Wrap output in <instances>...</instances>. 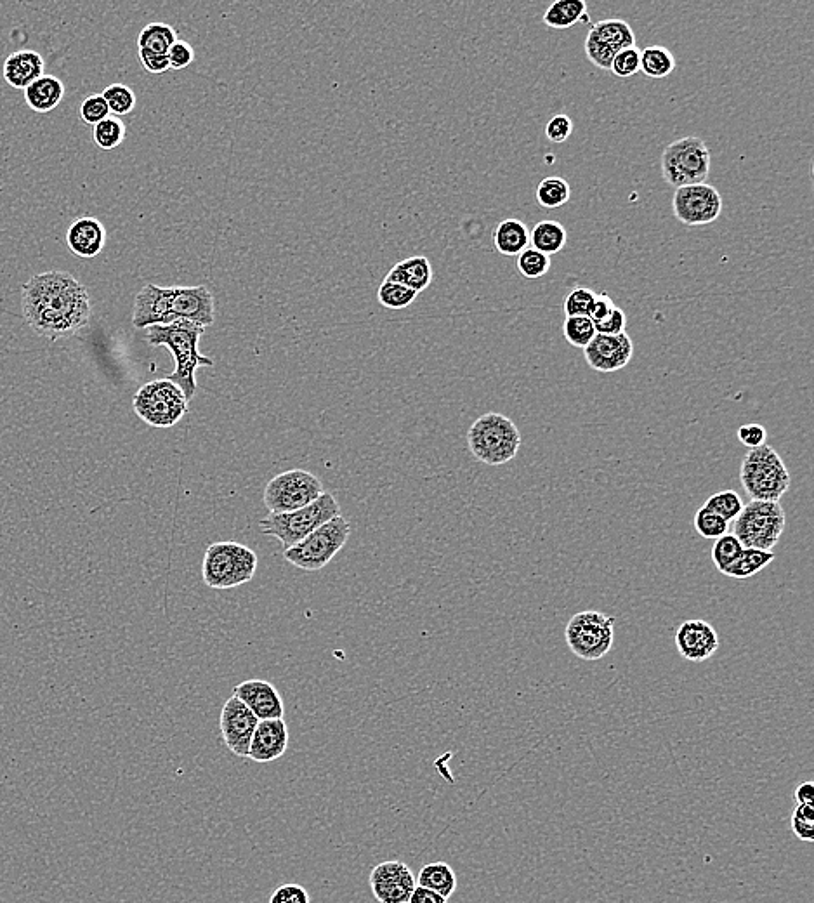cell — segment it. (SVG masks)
I'll list each match as a JSON object with an SVG mask.
<instances>
[{"instance_id":"1","label":"cell","mask_w":814,"mask_h":903,"mask_svg":"<svg viewBox=\"0 0 814 903\" xmlns=\"http://www.w3.org/2000/svg\"><path fill=\"white\" fill-rule=\"evenodd\" d=\"M21 310L37 336L58 341L75 336L89 323L91 296L70 273L46 271L23 285Z\"/></svg>"},{"instance_id":"2","label":"cell","mask_w":814,"mask_h":903,"mask_svg":"<svg viewBox=\"0 0 814 903\" xmlns=\"http://www.w3.org/2000/svg\"><path fill=\"white\" fill-rule=\"evenodd\" d=\"M176 322L197 323L209 327L214 323V294L204 285L198 287H158L148 284L134 301L132 325L150 329L153 325Z\"/></svg>"},{"instance_id":"3","label":"cell","mask_w":814,"mask_h":903,"mask_svg":"<svg viewBox=\"0 0 814 903\" xmlns=\"http://www.w3.org/2000/svg\"><path fill=\"white\" fill-rule=\"evenodd\" d=\"M205 332V327L197 323L176 322L171 325H153L146 332V339L151 346L167 348L174 355L176 369L169 381L176 384L184 393V398L190 402L197 393V381L195 372L198 367H212L214 362L207 356L200 355V337Z\"/></svg>"},{"instance_id":"4","label":"cell","mask_w":814,"mask_h":903,"mask_svg":"<svg viewBox=\"0 0 814 903\" xmlns=\"http://www.w3.org/2000/svg\"><path fill=\"white\" fill-rule=\"evenodd\" d=\"M467 445L478 461L488 466H502L518 455L521 433L513 419L488 412L478 417L467 431Z\"/></svg>"},{"instance_id":"5","label":"cell","mask_w":814,"mask_h":903,"mask_svg":"<svg viewBox=\"0 0 814 903\" xmlns=\"http://www.w3.org/2000/svg\"><path fill=\"white\" fill-rule=\"evenodd\" d=\"M740 482L752 501L780 502L790 488V473L769 445L750 449L740 468Z\"/></svg>"},{"instance_id":"6","label":"cell","mask_w":814,"mask_h":903,"mask_svg":"<svg viewBox=\"0 0 814 903\" xmlns=\"http://www.w3.org/2000/svg\"><path fill=\"white\" fill-rule=\"evenodd\" d=\"M335 516H341V506L334 495L323 492L315 502L297 511L266 516L259 527L264 535L275 537L282 542L283 548L289 549L313 534L323 523L334 520Z\"/></svg>"},{"instance_id":"7","label":"cell","mask_w":814,"mask_h":903,"mask_svg":"<svg viewBox=\"0 0 814 903\" xmlns=\"http://www.w3.org/2000/svg\"><path fill=\"white\" fill-rule=\"evenodd\" d=\"M257 554L238 542H216L205 551L202 575L212 589H231L254 579Z\"/></svg>"},{"instance_id":"8","label":"cell","mask_w":814,"mask_h":903,"mask_svg":"<svg viewBox=\"0 0 814 903\" xmlns=\"http://www.w3.org/2000/svg\"><path fill=\"white\" fill-rule=\"evenodd\" d=\"M787 527V515L780 502L750 501L733 525V535L743 548L773 551Z\"/></svg>"},{"instance_id":"9","label":"cell","mask_w":814,"mask_h":903,"mask_svg":"<svg viewBox=\"0 0 814 903\" xmlns=\"http://www.w3.org/2000/svg\"><path fill=\"white\" fill-rule=\"evenodd\" d=\"M662 176L674 190L700 185L709 179L712 155L702 138L676 139L662 152Z\"/></svg>"},{"instance_id":"10","label":"cell","mask_w":814,"mask_h":903,"mask_svg":"<svg viewBox=\"0 0 814 903\" xmlns=\"http://www.w3.org/2000/svg\"><path fill=\"white\" fill-rule=\"evenodd\" d=\"M349 534L351 525L348 520L342 516H335L334 520L323 523L322 527L316 528L313 534H309L296 546L285 549L283 558L289 561L290 565L306 572L322 570L344 548Z\"/></svg>"},{"instance_id":"11","label":"cell","mask_w":814,"mask_h":903,"mask_svg":"<svg viewBox=\"0 0 814 903\" xmlns=\"http://www.w3.org/2000/svg\"><path fill=\"white\" fill-rule=\"evenodd\" d=\"M188 403L176 384L169 379H158L138 389L132 407L151 428L167 429L188 414Z\"/></svg>"},{"instance_id":"12","label":"cell","mask_w":814,"mask_h":903,"mask_svg":"<svg viewBox=\"0 0 814 903\" xmlns=\"http://www.w3.org/2000/svg\"><path fill=\"white\" fill-rule=\"evenodd\" d=\"M565 638L578 659H603L613 648L615 619L596 610L575 613L566 626Z\"/></svg>"},{"instance_id":"13","label":"cell","mask_w":814,"mask_h":903,"mask_svg":"<svg viewBox=\"0 0 814 903\" xmlns=\"http://www.w3.org/2000/svg\"><path fill=\"white\" fill-rule=\"evenodd\" d=\"M322 494V482L313 473L290 469L268 482L264 488V506L270 515L292 513L315 502Z\"/></svg>"},{"instance_id":"14","label":"cell","mask_w":814,"mask_h":903,"mask_svg":"<svg viewBox=\"0 0 814 903\" xmlns=\"http://www.w3.org/2000/svg\"><path fill=\"white\" fill-rule=\"evenodd\" d=\"M636 46V33L627 21L610 18L592 25L585 37V56L592 65L610 70L611 61L620 51Z\"/></svg>"},{"instance_id":"15","label":"cell","mask_w":814,"mask_h":903,"mask_svg":"<svg viewBox=\"0 0 814 903\" xmlns=\"http://www.w3.org/2000/svg\"><path fill=\"white\" fill-rule=\"evenodd\" d=\"M672 211L683 225H710L723 212V197L709 183L683 186L674 190Z\"/></svg>"},{"instance_id":"16","label":"cell","mask_w":814,"mask_h":903,"mask_svg":"<svg viewBox=\"0 0 814 903\" xmlns=\"http://www.w3.org/2000/svg\"><path fill=\"white\" fill-rule=\"evenodd\" d=\"M259 719L237 697H230L221 711V735L224 744L238 758H249V747Z\"/></svg>"},{"instance_id":"17","label":"cell","mask_w":814,"mask_h":903,"mask_svg":"<svg viewBox=\"0 0 814 903\" xmlns=\"http://www.w3.org/2000/svg\"><path fill=\"white\" fill-rule=\"evenodd\" d=\"M585 362L596 372L611 374L629 365L634 356V343L627 332L617 336L596 334L587 348H584Z\"/></svg>"},{"instance_id":"18","label":"cell","mask_w":814,"mask_h":903,"mask_svg":"<svg viewBox=\"0 0 814 903\" xmlns=\"http://www.w3.org/2000/svg\"><path fill=\"white\" fill-rule=\"evenodd\" d=\"M415 886L414 872L398 860L379 864L370 872V888L379 903H408Z\"/></svg>"},{"instance_id":"19","label":"cell","mask_w":814,"mask_h":903,"mask_svg":"<svg viewBox=\"0 0 814 903\" xmlns=\"http://www.w3.org/2000/svg\"><path fill=\"white\" fill-rule=\"evenodd\" d=\"M676 648L684 660L703 662L717 652L719 636L705 620H684L676 631Z\"/></svg>"},{"instance_id":"20","label":"cell","mask_w":814,"mask_h":903,"mask_svg":"<svg viewBox=\"0 0 814 903\" xmlns=\"http://www.w3.org/2000/svg\"><path fill=\"white\" fill-rule=\"evenodd\" d=\"M233 697L249 707L259 721L264 719H283L282 695L275 686L264 679H249L233 688Z\"/></svg>"},{"instance_id":"21","label":"cell","mask_w":814,"mask_h":903,"mask_svg":"<svg viewBox=\"0 0 814 903\" xmlns=\"http://www.w3.org/2000/svg\"><path fill=\"white\" fill-rule=\"evenodd\" d=\"M289 747V728L283 719L259 721L250 740L249 758L254 763H273Z\"/></svg>"},{"instance_id":"22","label":"cell","mask_w":814,"mask_h":903,"mask_svg":"<svg viewBox=\"0 0 814 903\" xmlns=\"http://www.w3.org/2000/svg\"><path fill=\"white\" fill-rule=\"evenodd\" d=\"M66 244L77 258H96L105 249V226L99 219L89 216L75 219L66 231Z\"/></svg>"},{"instance_id":"23","label":"cell","mask_w":814,"mask_h":903,"mask_svg":"<svg viewBox=\"0 0 814 903\" xmlns=\"http://www.w3.org/2000/svg\"><path fill=\"white\" fill-rule=\"evenodd\" d=\"M44 58L35 51H16L4 63V79L14 89H27L44 75Z\"/></svg>"},{"instance_id":"24","label":"cell","mask_w":814,"mask_h":903,"mask_svg":"<svg viewBox=\"0 0 814 903\" xmlns=\"http://www.w3.org/2000/svg\"><path fill=\"white\" fill-rule=\"evenodd\" d=\"M386 280L394 282V284L405 285L419 294V292L426 291L433 282V266L424 256L408 258L401 263L394 264L393 270L389 271Z\"/></svg>"},{"instance_id":"25","label":"cell","mask_w":814,"mask_h":903,"mask_svg":"<svg viewBox=\"0 0 814 903\" xmlns=\"http://www.w3.org/2000/svg\"><path fill=\"white\" fill-rule=\"evenodd\" d=\"M493 247L495 251L507 256V258H518L521 252L526 251L530 247V230L528 226L519 221V219H504L499 226L493 230Z\"/></svg>"},{"instance_id":"26","label":"cell","mask_w":814,"mask_h":903,"mask_svg":"<svg viewBox=\"0 0 814 903\" xmlns=\"http://www.w3.org/2000/svg\"><path fill=\"white\" fill-rule=\"evenodd\" d=\"M65 96V84L54 75H42L25 89V101L33 112H53Z\"/></svg>"},{"instance_id":"27","label":"cell","mask_w":814,"mask_h":903,"mask_svg":"<svg viewBox=\"0 0 814 903\" xmlns=\"http://www.w3.org/2000/svg\"><path fill=\"white\" fill-rule=\"evenodd\" d=\"M566 242H568V233H566L565 226L561 225L559 221L544 219L533 226L530 231V244L533 249L542 252L549 258L563 251Z\"/></svg>"},{"instance_id":"28","label":"cell","mask_w":814,"mask_h":903,"mask_svg":"<svg viewBox=\"0 0 814 903\" xmlns=\"http://www.w3.org/2000/svg\"><path fill=\"white\" fill-rule=\"evenodd\" d=\"M417 886L434 891L441 897H452L457 890V876L450 865L445 862H433L422 867L419 876L415 877Z\"/></svg>"},{"instance_id":"29","label":"cell","mask_w":814,"mask_h":903,"mask_svg":"<svg viewBox=\"0 0 814 903\" xmlns=\"http://www.w3.org/2000/svg\"><path fill=\"white\" fill-rule=\"evenodd\" d=\"M587 20V4L584 0H556L545 9L544 23L554 30H566Z\"/></svg>"},{"instance_id":"30","label":"cell","mask_w":814,"mask_h":903,"mask_svg":"<svg viewBox=\"0 0 814 903\" xmlns=\"http://www.w3.org/2000/svg\"><path fill=\"white\" fill-rule=\"evenodd\" d=\"M775 558L773 551L745 548L742 554L738 556V560L724 570L723 575L731 577V579H738V581L750 579V577H754L755 574H759L761 570L768 567L769 563H773Z\"/></svg>"},{"instance_id":"31","label":"cell","mask_w":814,"mask_h":903,"mask_svg":"<svg viewBox=\"0 0 814 903\" xmlns=\"http://www.w3.org/2000/svg\"><path fill=\"white\" fill-rule=\"evenodd\" d=\"M676 70V56L664 46H650L641 51L639 72L648 79H665Z\"/></svg>"},{"instance_id":"32","label":"cell","mask_w":814,"mask_h":903,"mask_svg":"<svg viewBox=\"0 0 814 903\" xmlns=\"http://www.w3.org/2000/svg\"><path fill=\"white\" fill-rule=\"evenodd\" d=\"M174 42H178V32L165 23H150L148 27L141 30L138 37L139 51L165 54V56L174 46Z\"/></svg>"},{"instance_id":"33","label":"cell","mask_w":814,"mask_h":903,"mask_svg":"<svg viewBox=\"0 0 814 903\" xmlns=\"http://www.w3.org/2000/svg\"><path fill=\"white\" fill-rule=\"evenodd\" d=\"M535 197H537L540 207L552 211V209H559L568 204V200L572 197V188L566 179L549 176L540 181Z\"/></svg>"},{"instance_id":"34","label":"cell","mask_w":814,"mask_h":903,"mask_svg":"<svg viewBox=\"0 0 814 903\" xmlns=\"http://www.w3.org/2000/svg\"><path fill=\"white\" fill-rule=\"evenodd\" d=\"M92 138H94V143L101 148V150H115L117 146L122 145L125 139V126L124 122L119 119V117H106L105 120H101L99 124L94 126V131H92Z\"/></svg>"},{"instance_id":"35","label":"cell","mask_w":814,"mask_h":903,"mask_svg":"<svg viewBox=\"0 0 814 903\" xmlns=\"http://www.w3.org/2000/svg\"><path fill=\"white\" fill-rule=\"evenodd\" d=\"M743 506L745 504H743L742 497L736 494L735 490H723V492L710 495L703 508L709 509L712 513H716L731 523L742 513Z\"/></svg>"},{"instance_id":"36","label":"cell","mask_w":814,"mask_h":903,"mask_svg":"<svg viewBox=\"0 0 814 903\" xmlns=\"http://www.w3.org/2000/svg\"><path fill=\"white\" fill-rule=\"evenodd\" d=\"M417 296H419L417 292L408 289L405 285L394 284V282H388V280L382 282L379 292H377L379 303L384 308H388V310L408 308L410 304L414 303Z\"/></svg>"},{"instance_id":"37","label":"cell","mask_w":814,"mask_h":903,"mask_svg":"<svg viewBox=\"0 0 814 903\" xmlns=\"http://www.w3.org/2000/svg\"><path fill=\"white\" fill-rule=\"evenodd\" d=\"M563 336L573 348H587L596 337V327L589 317H566Z\"/></svg>"},{"instance_id":"38","label":"cell","mask_w":814,"mask_h":903,"mask_svg":"<svg viewBox=\"0 0 814 903\" xmlns=\"http://www.w3.org/2000/svg\"><path fill=\"white\" fill-rule=\"evenodd\" d=\"M105 98L110 115L113 117H122L134 110L136 106V94L131 87L125 84H112L105 89V93L101 94Z\"/></svg>"},{"instance_id":"39","label":"cell","mask_w":814,"mask_h":903,"mask_svg":"<svg viewBox=\"0 0 814 903\" xmlns=\"http://www.w3.org/2000/svg\"><path fill=\"white\" fill-rule=\"evenodd\" d=\"M743 549L745 548H743L742 542L738 541L733 534H726L716 539L712 546V561L716 565L717 572L723 574L729 565H733L738 560Z\"/></svg>"},{"instance_id":"40","label":"cell","mask_w":814,"mask_h":903,"mask_svg":"<svg viewBox=\"0 0 814 903\" xmlns=\"http://www.w3.org/2000/svg\"><path fill=\"white\" fill-rule=\"evenodd\" d=\"M518 271L523 278L528 280H537L549 273L551 270V258L545 256L542 252L535 251L533 247H528L526 251L521 252L518 256Z\"/></svg>"},{"instance_id":"41","label":"cell","mask_w":814,"mask_h":903,"mask_svg":"<svg viewBox=\"0 0 814 903\" xmlns=\"http://www.w3.org/2000/svg\"><path fill=\"white\" fill-rule=\"evenodd\" d=\"M695 530L698 535H702L703 539L716 541L719 537L728 534L729 523L709 509L700 508L695 515Z\"/></svg>"},{"instance_id":"42","label":"cell","mask_w":814,"mask_h":903,"mask_svg":"<svg viewBox=\"0 0 814 903\" xmlns=\"http://www.w3.org/2000/svg\"><path fill=\"white\" fill-rule=\"evenodd\" d=\"M596 296L598 294L587 287H577L568 292V296L563 301V311H565L566 317H589Z\"/></svg>"},{"instance_id":"43","label":"cell","mask_w":814,"mask_h":903,"mask_svg":"<svg viewBox=\"0 0 814 903\" xmlns=\"http://www.w3.org/2000/svg\"><path fill=\"white\" fill-rule=\"evenodd\" d=\"M639 66H641V51L636 46L627 47L613 58L610 72L620 79H629L632 75L639 73Z\"/></svg>"},{"instance_id":"44","label":"cell","mask_w":814,"mask_h":903,"mask_svg":"<svg viewBox=\"0 0 814 903\" xmlns=\"http://www.w3.org/2000/svg\"><path fill=\"white\" fill-rule=\"evenodd\" d=\"M110 117V110L106 105L105 98L101 94H92L89 98L82 101L80 105V119L84 120L89 126H96L101 120Z\"/></svg>"},{"instance_id":"45","label":"cell","mask_w":814,"mask_h":903,"mask_svg":"<svg viewBox=\"0 0 814 903\" xmlns=\"http://www.w3.org/2000/svg\"><path fill=\"white\" fill-rule=\"evenodd\" d=\"M573 132V122L565 113L554 115L547 126H545V136L551 143H565L570 139Z\"/></svg>"},{"instance_id":"46","label":"cell","mask_w":814,"mask_h":903,"mask_svg":"<svg viewBox=\"0 0 814 903\" xmlns=\"http://www.w3.org/2000/svg\"><path fill=\"white\" fill-rule=\"evenodd\" d=\"M167 60H169L171 70H184L195 60V51L188 42L178 39V42H174V46L169 49Z\"/></svg>"},{"instance_id":"47","label":"cell","mask_w":814,"mask_h":903,"mask_svg":"<svg viewBox=\"0 0 814 903\" xmlns=\"http://www.w3.org/2000/svg\"><path fill=\"white\" fill-rule=\"evenodd\" d=\"M308 891L302 888L301 884H282L280 888H276L275 893L271 895L270 903H309Z\"/></svg>"},{"instance_id":"48","label":"cell","mask_w":814,"mask_h":903,"mask_svg":"<svg viewBox=\"0 0 814 903\" xmlns=\"http://www.w3.org/2000/svg\"><path fill=\"white\" fill-rule=\"evenodd\" d=\"M596 327V334H604V336H617V334H622V332H627V315H625L624 310H620V308H615L613 313H611L610 317L603 320V322L596 323L594 325Z\"/></svg>"},{"instance_id":"49","label":"cell","mask_w":814,"mask_h":903,"mask_svg":"<svg viewBox=\"0 0 814 903\" xmlns=\"http://www.w3.org/2000/svg\"><path fill=\"white\" fill-rule=\"evenodd\" d=\"M766 438H768V433H766V428L761 426V424H745L742 428L738 429V440L745 445V447H749V449H757V447H762V445H766Z\"/></svg>"},{"instance_id":"50","label":"cell","mask_w":814,"mask_h":903,"mask_svg":"<svg viewBox=\"0 0 814 903\" xmlns=\"http://www.w3.org/2000/svg\"><path fill=\"white\" fill-rule=\"evenodd\" d=\"M615 308H617V304L613 303V299L603 292V294H598V296H596V301H594V306H592L589 318H591L592 323L596 325V323L603 322V320L610 317Z\"/></svg>"},{"instance_id":"51","label":"cell","mask_w":814,"mask_h":903,"mask_svg":"<svg viewBox=\"0 0 814 903\" xmlns=\"http://www.w3.org/2000/svg\"><path fill=\"white\" fill-rule=\"evenodd\" d=\"M139 61L145 66L146 72L165 73L171 70L169 60L165 54L148 53V51H139Z\"/></svg>"},{"instance_id":"52","label":"cell","mask_w":814,"mask_h":903,"mask_svg":"<svg viewBox=\"0 0 814 903\" xmlns=\"http://www.w3.org/2000/svg\"><path fill=\"white\" fill-rule=\"evenodd\" d=\"M408 903H448V900L434 891L426 890L422 886H415V890L408 898Z\"/></svg>"},{"instance_id":"53","label":"cell","mask_w":814,"mask_h":903,"mask_svg":"<svg viewBox=\"0 0 814 903\" xmlns=\"http://www.w3.org/2000/svg\"><path fill=\"white\" fill-rule=\"evenodd\" d=\"M792 831H794L795 838L801 839V841H804V843H813L814 824L804 822V820H801V818H797L792 815Z\"/></svg>"},{"instance_id":"54","label":"cell","mask_w":814,"mask_h":903,"mask_svg":"<svg viewBox=\"0 0 814 903\" xmlns=\"http://www.w3.org/2000/svg\"><path fill=\"white\" fill-rule=\"evenodd\" d=\"M794 798L797 805H814L813 782H804V784L799 785L795 789Z\"/></svg>"}]
</instances>
